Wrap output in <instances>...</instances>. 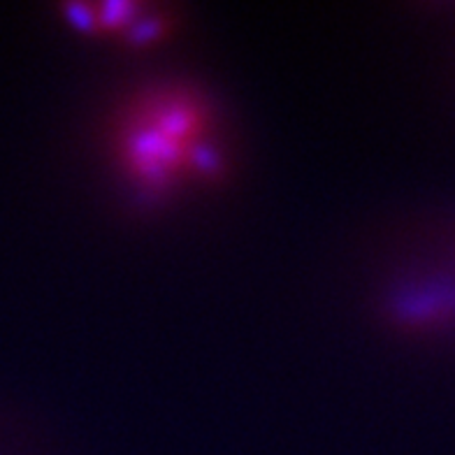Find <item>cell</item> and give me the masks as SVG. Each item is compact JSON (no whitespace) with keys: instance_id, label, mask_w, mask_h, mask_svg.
<instances>
[{"instance_id":"6da1fadb","label":"cell","mask_w":455,"mask_h":455,"mask_svg":"<svg viewBox=\"0 0 455 455\" xmlns=\"http://www.w3.org/2000/svg\"><path fill=\"white\" fill-rule=\"evenodd\" d=\"M214 116L186 86H151L132 96L114 121V161L135 188L151 196L207 177L216 163Z\"/></svg>"}]
</instances>
